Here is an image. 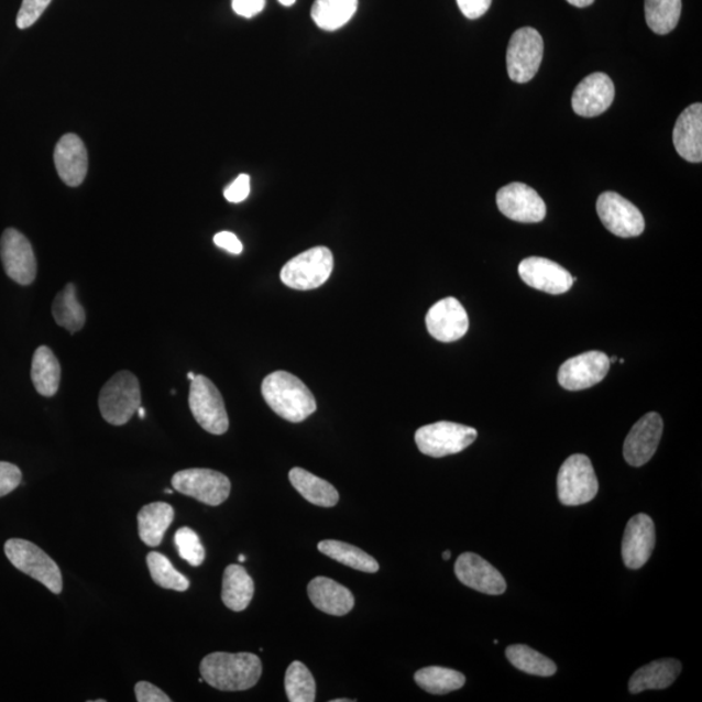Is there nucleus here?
<instances>
[{
	"label": "nucleus",
	"mask_w": 702,
	"mask_h": 702,
	"mask_svg": "<svg viewBox=\"0 0 702 702\" xmlns=\"http://www.w3.org/2000/svg\"><path fill=\"white\" fill-rule=\"evenodd\" d=\"M205 682L220 691H246L260 682L261 658L253 654H224L217 651L200 662Z\"/></svg>",
	"instance_id": "1"
},
{
	"label": "nucleus",
	"mask_w": 702,
	"mask_h": 702,
	"mask_svg": "<svg viewBox=\"0 0 702 702\" xmlns=\"http://www.w3.org/2000/svg\"><path fill=\"white\" fill-rule=\"evenodd\" d=\"M264 401L278 417L300 423L317 412V399L303 380L286 371L272 372L262 383Z\"/></svg>",
	"instance_id": "2"
},
{
	"label": "nucleus",
	"mask_w": 702,
	"mask_h": 702,
	"mask_svg": "<svg viewBox=\"0 0 702 702\" xmlns=\"http://www.w3.org/2000/svg\"><path fill=\"white\" fill-rule=\"evenodd\" d=\"M99 410L112 426H124L141 406L139 379L132 372L120 371L107 382L99 393Z\"/></svg>",
	"instance_id": "3"
},
{
	"label": "nucleus",
	"mask_w": 702,
	"mask_h": 702,
	"mask_svg": "<svg viewBox=\"0 0 702 702\" xmlns=\"http://www.w3.org/2000/svg\"><path fill=\"white\" fill-rule=\"evenodd\" d=\"M4 551L14 568L37 580L53 593H62L63 578L59 566L35 544L11 539L6 542Z\"/></svg>",
	"instance_id": "4"
},
{
	"label": "nucleus",
	"mask_w": 702,
	"mask_h": 702,
	"mask_svg": "<svg viewBox=\"0 0 702 702\" xmlns=\"http://www.w3.org/2000/svg\"><path fill=\"white\" fill-rule=\"evenodd\" d=\"M333 263V254L326 246L306 250L285 264L282 282L290 289H317L332 275Z\"/></svg>",
	"instance_id": "5"
},
{
	"label": "nucleus",
	"mask_w": 702,
	"mask_h": 702,
	"mask_svg": "<svg viewBox=\"0 0 702 702\" xmlns=\"http://www.w3.org/2000/svg\"><path fill=\"white\" fill-rule=\"evenodd\" d=\"M558 498L566 506L589 504L599 492V480L589 457L574 454L561 465L557 478Z\"/></svg>",
	"instance_id": "6"
},
{
	"label": "nucleus",
	"mask_w": 702,
	"mask_h": 702,
	"mask_svg": "<svg viewBox=\"0 0 702 702\" xmlns=\"http://www.w3.org/2000/svg\"><path fill=\"white\" fill-rule=\"evenodd\" d=\"M475 428L458 425L451 421H437L434 425L420 427L415 434V442L423 454L442 458L461 453L476 440Z\"/></svg>",
	"instance_id": "7"
},
{
	"label": "nucleus",
	"mask_w": 702,
	"mask_h": 702,
	"mask_svg": "<svg viewBox=\"0 0 702 702\" xmlns=\"http://www.w3.org/2000/svg\"><path fill=\"white\" fill-rule=\"evenodd\" d=\"M189 406L193 417L205 431L218 436L228 431L224 399L209 377L196 375L191 380Z\"/></svg>",
	"instance_id": "8"
},
{
	"label": "nucleus",
	"mask_w": 702,
	"mask_h": 702,
	"mask_svg": "<svg viewBox=\"0 0 702 702\" xmlns=\"http://www.w3.org/2000/svg\"><path fill=\"white\" fill-rule=\"evenodd\" d=\"M544 41L534 28L518 29L508 42L506 63L511 80L518 84L531 81L542 62Z\"/></svg>",
	"instance_id": "9"
},
{
	"label": "nucleus",
	"mask_w": 702,
	"mask_h": 702,
	"mask_svg": "<svg viewBox=\"0 0 702 702\" xmlns=\"http://www.w3.org/2000/svg\"><path fill=\"white\" fill-rule=\"evenodd\" d=\"M172 486L185 496L196 498L209 506H219L231 494V482L219 471L189 469L178 471L172 478Z\"/></svg>",
	"instance_id": "10"
},
{
	"label": "nucleus",
	"mask_w": 702,
	"mask_h": 702,
	"mask_svg": "<svg viewBox=\"0 0 702 702\" xmlns=\"http://www.w3.org/2000/svg\"><path fill=\"white\" fill-rule=\"evenodd\" d=\"M596 209L607 231L618 238H637L646 229V221L640 210L618 193H603L597 199Z\"/></svg>",
	"instance_id": "11"
},
{
	"label": "nucleus",
	"mask_w": 702,
	"mask_h": 702,
	"mask_svg": "<svg viewBox=\"0 0 702 702\" xmlns=\"http://www.w3.org/2000/svg\"><path fill=\"white\" fill-rule=\"evenodd\" d=\"M0 257L6 274L14 283L31 285L37 276V260L32 243L18 229L9 228L0 239Z\"/></svg>",
	"instance_id": "12"
},
{
	"label": "nucleus",
	"mask_w": 702,
	"mask_h": 702,
	"mask_svg": "<svg viewBox=\"0 0 702 702\" xmlns=\"http://www.w3.org/2000/svg\"><path fill=\"white\" fill-rule=\"evenodd\" d=\"M608 370H611V361L603 351H586L584 354L570 358L561 365L558 383L566 391L589 390L603 382Z\"/></svg>",
	"instance_id": "13"
},
{
	"label": "nucleus",
	"mask_w": 702,
	"mask_h": 702,
	"mask_svg": "<svg viewBox=\"0 0 702 702\" xmlns=\"http://www.w3.org/2000/svg\"><path fill=\"white\" fill-rule=\"evenodd\" d=\"M498 210L519 223H540L547 217V206L531 186L512 183L497 193Z\"/></svg>",
	"instance_id": "14"
},
{
	"label": "nucleus",
	"mask_w": 702,
	"mask_h": 702,
	"mask_svg": "<svg viewBox=\"0 0 702 702\" xmlns=\"http://www.w3.org/2000/svg\"><path fill=\"white\" fill-rule=\"evenodd\" d=\"M663 420L660 414L648 413L635 423L623 443V456L629 465L641 468L655 456L660 446Z\"/></svg>",
	"instance_id": "15"
},
{
	"label": "nucleus",
	"mask_w": 702,
	"mask_h": 702,
	"mask_svg": "<svg viewBox=\"0 0 702 702\" xmlns=\"http://www.w3.org/2000/svg\"><path fill=\"white\" fill-rule=\"evenodd\" d=\"M429 334L440 342L461 340L469 331V315L460 300L448 297L439 300L429 309L426 317Z\"/></svg>",
	"instance_id": "16"
},
{
	"label": "nucleus",
	"mask_w": 702,
	"mask_h": 702,
	"mask_svg": "<svg viewBox=\"0 0 702 702\" xmlns=\"http://www.w3.org/2000/svg\"><path fill=\"white\" fill-rule=\"evenodd\" d=\"M518 272L522 281L528 286L549 295H563L574 285L570 272L547 257H526L520 262Z\"/></svg>",
	"instance_id": "17"
},
{
	"label": "nucleus",
	"mask_w": 702,
	"mask_h": 702,
	"mask_svg": "<svg viewBox=\"0 0 702 702\" xmlns=\"http://www.w3.org/2000/svg\"><path fill=\"white\" fill-rule=\"evenodd\" d=\"M656 547V527L647 514H637L628 522L622 541L623 562L637 570L649 561Z\"/></svg>",
	"instance_id": "18"
},
{
	"label": "nucleus",
	"mask_w": 702,
	"mask_h": 702,
	"mask_svg": "<svg viewBox=\"0 0 702 702\" xmlns=\"http://www.w3.org/2000/svg\"><path fill=\"white\" fill-rule=\"evenodd\" d=\"M454 571L462 584L480 593L498 596L506 591L507 585L503 574L478 555L463 553L458 557Z\"/></svg>",
	"instance_id": "19"
},
{
	"label": "nucleus",
	"mask_w": 702,
	"mask_h": 702,
	"mask_svg": "<svg viewBox=\"0 0 702 702\" xmlns=\"http://www.w3.org/2000/svg\"><path fill=\"white\" fill-rule=\"evenodd\" d=\"M614 97L612 78L597 72L583 78V81L577 86L571 99L572 110L579 117H599L612 106Z\"/></svg>",
	"instance_id": "20"
},
{
	"label": "nucleus",
	"mask_w": 702,
	"mask_h": 702,
	"mask_svg": "<svg viewBox=\"0 0 702 702\" xmlns=\"http://www.w3.org/2000/svg\"><path fill=\"white\" fill-rule=\"evenodd\" d=\"M54 162L57 174L64 184L76 188L80 186L88 174V152L84 142L76 134L63 135L55 147Z\"/></svg>",
	"instance_id": "21"
},
{
	"label": "nucleus",
	"mask_w": 702,
	"mask_h": 702,
	"mask_svg": "<svg viewBox=\"0 0 702 702\" xmlns=\"http://www.w3.org/2000/svg\"><path fill=\"white\" fill-rule=\"evenodd\" d=\"M677 153L687 162L702 161V106L694 103L680 113L672 132Z\"/></svg>",
	"instance_id": "22"
},
{
	"label": "nucleus",
	"mask_w": 702,
	"mask_h": 702,
	"mask_svg": "<svg viewBox=\"0 0 702 702\" xmlns=\"http://www.w3.org/2000/svg\"><path fill=\"white\" fill-rule=\"evenodd\" d=\"M307 592L311 603L320 612L342 617L353 611L355 603L353 593L332 579L315 578L307 586Z\"/></svg>",
	"instance_id": "23"
},
{
	"label": "nucleus",
	"mask_w": 702,
	"mask_h": 702,
	"mask_svg": "<svg viewBox=\"0 0 702 702\" xmlns=\"http://www.w3.org/2000/svg\"><path fill=\"white\" fill-rule=\"evenodd\" d=\"M682 663L674 658H663L643 666L629 679L628 690L633 694H637L648 690H666L676 682Z\"/></svg>",
	"instance_id": "24"
},
{
	"label": "nucleus",
	"mask_w": 702,
	"mask_h": 702,
	"mask_svg": "<svg viewBox=\"0 0 702 702\" xmlns=\"http://www.w3.org/2000/svg\"><path fill=\"white\" fill-rule=\"evenodd\" d=\"M175 518V511L169 504L153 503L143 506L139 513V534L147 547H160L164 535Z\"/></svg>",
	"instance_id": "25"
},
{
	"label": "nucleus",
	"mask_w": 702,
	"mask_h": 702,
	"mask_svg": "<svg viewBox=\"0 0 702 702\" xmlns=\"http://www.w3.org/2000/svg\"><path fill=\"white\" fill-rule=\"evenodd\" d=\"M254 580L240 564H231L224 571L221 600L233 612H243L254 597Z\"/></svg>",
	"instance_id": "26"
},
{
	"label": "nucleus",
	"mask_w": 702,
	"mask_h": 702,
	"mask_svg": "<svg viewBox=\"0 0 702 702\" xmlns=\"http://www.w3.org/2000/svg\"><path fill=\"white\" fill-rule=\"evenodd\" d=\"M289 480L296 491L310 504L320 507L338 505L340 496L331 483L311 474L304 469L295 468L289 472Z\"/></svg>",
	"instance_id": "27"
},
{
	"label": "nucleus",
	"mask_w": 702,
	"mask_h": 702,
	"mask_svg": "<svg viewBox=\"0 0 702 702\" xmlns=\"http://www.w3.org/2000/svg\"><path fill=\"white\" fill-rule=\"evenodd\" d=\"M31 375L41 396L53 397L59 391L62 369L52 349L40 347L34 351Z\"/></svg>",
	"instance_id": "28"
},
{
	"label": "nucleus",
	"mask_w": 702,
	"mask_h": 702,
	"mask_svg": "<svg viewBox=\"0 0 702 702\" xmlns=\"http://www.w3.org/2000/svg\"><path fill=\"white\" fill-rule=\"evenodd\" d=\"M358 9V0H315L311 17L320 29L334 32L348 24Z\"/></svg>",
	"instance_id": "29"
},
{
	"label": "nucleus",
	"mask_w": 702,
	"mask_h": 702,
	"mask_svg": "<svg viewBox=\"0 0 702 702\" xmlns=\"http://www.w3.org/2000/svg\"><path fill=\"white\" fill-rule=\"evenodd\" d=\"M318 549L320 553L342 564L349 566L351 569L370 572V574H374V572L379 571V563L375 558H372L360 548L350 546V544L338 540H325L319 542Z\"/></svg>",
	"instance_id": "30"
},
{
	"label": "nucleus",
	"mask_w": 702,
	"mask_h": 702,
	"mask_svg": "<svg viewBox=\"0 0 702 702\" xmlns=\"http://www.w3.org/2000/svg\"><path fill=\"white\" fill-rule=\"evenodd\" d=\"M53 315L57 326L66 328L70 333L81 331L86 321L84 307L78 303L76 286L68 284L53 304Z\"/></svg>",
	"instance_id": "31"
},
{
	"label": "nucleus",
	"mask_w": 702,
	"mask_h": 702,
	"mask_svg": "<svg viewBox=\"0 0 702 702\" xmlns=\"http://www.w3.org/2000/svg\"><path fill=\"white\" fill-rule=\"evenodd\" d=\"M415 682L428 693L447 694L461 690L465 683V677L460 671L440 668V666H429V668L417 671L414 676Z\"/></svg>",
	"instance_id": "32"
},
{
	"label": "nucleus",
	"mask_w": 702,
	"mask_h": 702,
	"mask_svg": "<svg viewBox=\"0 0 702 702\" xmlns=\"http://www.w3.org/2000/svg\"><path fill=\"white\" fill-rule=\"evenodd\" d=\"M507 660L526 674L548 678L555 676L557 672V666L548 657L539 654V651L517 644V646H511L506 649Z\"/></svg>",
	"instance_id": "33"
},
{
	"label": "nucleus",
	"mask_w": 702,
	"mask_h": 702,
	"mask_svg": "<svg viewBox=\"0 0 702 702\" xmlns=\"http://www.w3.org/2000/svg\"><path fill=\"white\" fill-rule=\"evenodd\" d=\"M647 24L656 34L674 31L682 14V0H646Z\"/></svg>",
	"instance_id": "34"
},
{
	"label": "nucleus",
	"mask_w": 702,
	"mask_h": 702,
	"mask_svg": "<svg viewBox=\"0 0 702 702\" xmlns=\"http://www.w3.org/2000/svg\"><path fill=\"white\" fill-rule=\"evenodd\" d=\"M285 691L290 702H314L317 698V684L303 662L295 661L286 670Z\"/></svg>",
	"instance_id": "35"
},
{
	"label": "nucleus",
	"mask_w": 702,
	"mask_h": 702,
	"mask_svg": "<svg viewBox=\"0 0 702 702\" xmlns=\"http://www.w3.org/2000/svg\"><path fill=\"white\" fill-rule=\"evenodd\" d=\"M147 568L155 584L164 590L185 592L189 590V580L178 572L166 556L152 551L147 556Z\"/></svg>",
	"instance_id": "36"
},
{
	"label": "nucleus",
	"mask_w": 702,
	"mask_h": 702,
	"mask_svg": "<svg viewBox=\"0 0 702 702\" xmlns=\"http://www.w3.org/2000/svg\"><path fill=\"white\" fill-rule=\"evenodd\" d=\"M175 544L178 555L191 566H200L206 558V551L199 536L189 527L178 529L175 535Z\"/></svg>",
	"instance_id": "37"
},
{
	"label": "nucleus",
	"mask_w": 702,
	"mask_h": 702,
	"mask_svg": "<svg viewBox=\"0 0 702 702\" xmlns=\"http://www.w3.org/2000/svg\"><path fill=\"white\" fill-rule=\"evenodd\" d=\"M50 3L52 0H23L17 19L19 29L31 28L46 11Z\"/></svg>",
	"instance_id": "38"
},
{
	"label": "nucleus",
	"mask_w": 702,
	"mask_h": 702,
	"mask_svg": "<svg viewBox=\"0 0 702 702\" xmlns=\"http://www.w3.org/2000/svg\"><path fill=\"white\" fill-rule=\"evenodd\" d=\"M23 479L18 465L9 462H0V497L18 489Z\"/></svg>",
	"instance_id": "39"
},
{
	"label": "nucleus",
	"mask_w": 702,
	"mask_h": 702,
	"mask_svg": "<svg viewBox=\"0 0 702 702\" xmlns=\"http://www.w3.org/2000/svg\"><path fill=\"white\" fill-rule=\"evenodd\" d=\"M250 195V176L240 175L235 180L228 186L224 190V197L228 202L240 204L243 202Z\"/></svg>",
	"instance_id": "40"
},
{
	"label": "nucleus",
	"mask_w": 702,
	"mask_h": 702,
	"mask_svg": "<svg viewBox=\"0 0 702 702\" xmlns=\"http://www.w3.org/2000/svg\"><path fill=\"white\" fill-rule=\"evenodd\" d=\"M135 699L139 702H171V698L167 696L156 685L147 682H140L135 684Z\"/></svg>",
	"instance_id": "41"
},
{
	"label": "nucleus",
	"mask_w": 702,
	"mask_h": 702,
	"mask_svg": "<svg viewBox=\"0 0 702 702\" xmlns=\"http://www.w3.org/2000/svg\"><path fill=\"white\" fill-rule=\"evenodd\" d=\"M457 4L465 18L476 20L490 10L492 0H457Z\"/></svg>",
	"instance_id": "42"
},
{
	"label": "nucleus",
	"mask_w": 702,
	"mask_h": 702,
	"mask_svg": "<svg viewBox=\"0 0 702 702\" xmlns=\"http://www.w3.org/2000/svg\"><path fill=\"white\" fill-rule=\"evenodd\" d=\"M266 7V0H232V9L239 17L254 18Z\"/></svg>",
	"instance_id": "43"
},
{
	"label": "nucleus",
	"mask_w": 702,
	"mask_h": 702,
	"mask_svg": "<svg viewBox=\"0 0 702 702\" xmlns=\"http://www.w3.org/2000/svg\"><path fill=\"white\" fill-rule=\"evenodd\" d=\"M213 242L218 248L234 255L241 254L243 250L242 242L238 239V235L231 232H220L215 234Z\"/></svg>",
	"instance_id": "44"
},
{
	"label": "nucleus",
	"mask_w": 702,
	"mask_h": 702,
	"mask_svg": "<svg viewBox=\"0 0 702 702\" xmlns=\"http://www.w3.org/2000/svg\"><path fill=\"white\" fill-rule=\"evenodd\" d=\"M566 2L578 7V9H585V7L593 4L594 0H566Z\"/></svg>",
	"instance_id": "45"
},
{
	"label": "nucleus",
	"mask_w": 702,
	"mask_h": 702,
	"mask_svg": "<svg viewBox=\"0 0 702 702\" xmlns=\"http://www.w3.org/2000/svg\"><path fill=\"white\" fill-rule=\"evenodd\" d=\"M283 6L290 7L296 3V0H278Z\"/></svg>",
	"instance_id": "46"
},
{
	"label": "nucleus",
	"mask_w": 702,
	"mask_h": 702,
	"mask_svg": "<svg viewBox=\"0 0 702 702\" xmlns=\"http://www.w3.org/2000/svg\"><path fill=\"white\" fill-rule=\"evenodd\" d=\"M138 413H139L140 419H145V417H146L145 408L140 406Z\"/></svg>",
	"instance_id": "47"
},
{
	"label": "nucleus",
	"mask_w": 702,
	"mask_h": 702,
	"mask_svg": "<svg viewBox=\"0 0 702 702\" xmlns=\"http://www.w3.org/2000/svg\"><path fill=\"white\" fill-rule=\"evenodd\" d=\"M450 557H451L450 550L443 551V553H442L443 560L449 561Z\"/></svg>",
	"instance_id": "48"
},
{
	"label": "nucleus",
	"mask_w": 702,
	"mask_h": 702,
	"mask_svg": "<svg viewBox=\"0 0 702 702\" xmlns=\"http://www.w3.org/2000/svg\"><path fill=\"white\" fill-rule=\"evenodd\" d=\"M608 361H611V364H612V363L617 362L618 358L617 357H612V358H608Z\"/></svg>",
	"instance_id": "49"
},
{
	"label": "nucleus",
	"mask_w": 702,
	"mask_h": 702,
	"mask_svg": "<svg viewBox=\"0 0 702 702\" xmlns=\"http://www.w3.org/2000/svg\"><path fill=\"white\" fill-rule=\"evenodd\" d=\"M239 561H240V562H245V561H246V557H245V556H243V555H241V556L239 557Z\"/></svg>",
	"instance_id": "50"
},
{
	"label": "nucleus",
	"mask_w": 702,
	"mask_h": 702,
	"mask_svg": "<svg viewBox=\"0 0 702 702\" xmlns=\"http://www.w3.org/2000/svg\"><path fill=\"white\" fill-rule=\"evenodd\" d=\"M195 377H196V374H193V372H189V374H188V379H189V380H193V379H195Z\"/></svg>",
	"instance_id": "51"
},
{
	"label": "nucleus",
	"mask_w": 702,
	"mask_h": 702,
	"mask_svg": "<svg viewBox=\"0 0 702 702\" xmlns=\"http://www.w3.org/2000/svg\"><path fill=\"white\" fill-rule=\"evenodd\" d=\"M350 701H351V700H342V699H340V700H333V702H350Z\"/></svg>",
	"instance_id": "52"
},
{
	"label": "nucleus",
	"mask_w": 702,
	"mask_h": 702,
	"mask_svg": "<svg viewBox=\"0 0 702 702\" xmlns=\"http://www.w3.org/2000/svg\"><path fill=\"white\" fill-rule=\"evenodd\" d=\"M164 492H166L167 494H172V493H174V491H172V490H166V491H164Z\"/></svg>",
	"instance_id": "53"
}]
</instances>
